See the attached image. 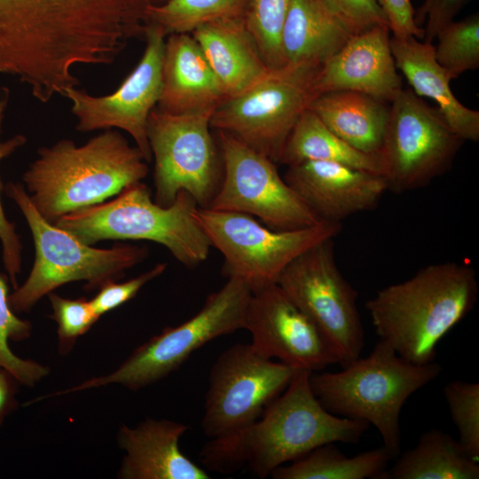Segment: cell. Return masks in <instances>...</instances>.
<instances>
[{
	"label": "cell",
	"mask_w": 479,
	"mask_h": 479,
	"mask_svg": "<svg viewBox=\"0 0 479 479\" xmlns=\"http://www.w3.org/2000/svg\"><path fill=\"white\" fill-rule=\"evenodd\" d=\"M310 373L297 370L259 419L210 438L200 452L204 467L221 474L247 467L257 477L265 478L322 444L358 443L370 425L328 412L312 392Z\"/></svg>",
	"instance_id": "1"
},
{
	"label": "cell",
	"mask_w": 479,
	"mask_h": 479,
	"mask_svg": "<svg viewBox=\"0 0 479 479\" xmlns=\"http://www.w3.org/2000/svg\"><path fill=\"white\" fill-rule=\"evenodd\" d=\"M476 272L468 264L444 262L379 290L365 303L375 333L401 357L426 365L438 342L474 308Z\"/></svg>",
	"instance_id": "2"
},
{
	"label": "cell",
	"mask_w": 479,
	"mask_h": 479,
	"mask_svg": "<svg viewBox=\"0 0 479 479\" xmlns=\"http://www.w3.org/2000/svg\"><path fill=\"white\" fill-rule=\"evenodd\" d=\"M146 162L137 146L107 130L82 145L62 139L41 147L22 180L35 208L54 223L142 181L149 171Z\"/></svg>",
	"instance_id": "3"
},
{
	"label": "cell",
	"mask_w": 479,
	"mask_h": 479,
	"mask_svg": "<svg viewBox=\"0 0 479 479\" xmlns=\"http://www.w3.org/2000/svg\"><path fill=\"white\" fill-rule=\"evenodd\" d=\"M442 372L435 361L412 364L379 340L365 357H357L336 373H311L310 384L331 413L373 425L392 457L400 453L399 417L406 400Z\"/></svg>",
	"instance_id": "4"
},
{
	"label": "cell",
	"mask_w": 479,
	"mask_h": 479,
	"mask_svg": "<svg viewBox=\"0 0 479 479\" xmlns=\"http://www.w3.org/2000/svg\"><path fill=\"white\" fill-rule=\"evenodd\" d=\"M116 197L67 214L53 224L88 245L102 240H148L165 247L179 263L193 268L208 256L210 242L192 216L196 201L186 192L169 206L153 200L142 181Z\"/></svg>",
	"instance_id": "5"
},
{
	"label": "cell",
	"mask_w": 479,
	"mask_h": 479,
	"mask_svg": "<svg viewBox=\"0 0 479 479\" xmlns=\"http://www.w3.org/2000/svg\"><path fill=\"white\" fill-rule=\"evenodd\" d=\"M4 191L20 208L33 237L35 257L23 284L9 294L15 313L29 311L44 295L74 281H85L87 291L121 279L125 271L145 259V247L116 243L97 248L47 221L31 202L21 183L8 182Z\"/></svg>",
	"instance_id": "6"
},
{
	"label": "cell",
	"mask_w": 479,
	"mask_h": 479,
	"mask_svg": "<svg viewBox=\"0 0 479 479\" xmlns=\"http://www.w3.org/2000/svg\"><path fill=\"white\" fill-rule=\"evenodd\" d=\"M252 290L243 280L229 277L210 294L202 308L191 318L138 346L112 373L88 379L75 386L43 396L58 397L110 384L138 390L177 371L197 349L212 340L244 329Z\"/></svg>",
	"instance_id": "7"
},
{
	"label": "cell",
	"mask_w": 479,
	"mask_h": 479,
	"mask_svg": "<svg viewBox=\"0 0 479 479\" xmlns=\"http://www.w3.org/2000/svg\"><path fill=\"white\" fill-rule=\"evenodd\" d=\"M192 216L211 247L223 255L224 274L243 280L252 292L277 284L294 258L319 242L334 239L342 229V224L322 222L297 230L275 231L244 213L198 206Z\"/></svg>",
	"instance_id": "8"
},
{
	"label": "cell",
	"mask_w": 479,
	"mask_h": 479,
	"mask_svg": "<svg viewBox=\"0 0 479 479\" xmlns=\"http://www.w3.org/2000/svg\"><path fill=\"white\" fill-rule=\"evenodd\" d=\"M321 66L285 65L243 92L224 99L210 127L226 132L279 163L294 126L316 98L314 82Z\"/></svg>",
	"instance_id": "9"
},
{
	"label": "cell",
	"mask_w": 479,
	"mask_h": 479,
	"mask_svg": "<svg viewBox=\"0 0 479 479\" xmlns=\"http://www.w3.org/2000/svg\"><path fill=\"white\" fill-rule=\"evenodd\" d=\"M463 142L437 107L402 89L390 102L378 153L388 191L427 186L450 169Z\"/></svg>",
	"instance_id": "10"
},
{
	"label": "cell",
	"mask_w": 479,
	"mask_h": 479,
	"mask_svg": "<svg viewBox=\"0 0 479 479\" xmlns=\"http://www.w3.org/2000/svg\"><path fill=\"white\" fill-rule=\"evenodd\" d=\"M212 114H171L154 107L147 137L154 159V201L170 205L181 191L208 208L222 180L223 162L211 134Z\"/></svg>",
	"instance_id": "11"
},
{
	"label": "cell",
	"mask_w": 479,
	"mask_h": 479,
	"mask_svg": "<svg viewBox=\"0 0 479 479\" xmlns=\"http://www.w3.org/2000/svg\"><path fill=\"white\" fill-rule=\"evenodd\" d=\"M277 284L315 325L342 366L360 357L365 332L357 293L337 266L334 239L319 242L294 258Z\"/></svg>",
	"instance_id": "12"
},
{
	"label": "cell",
	"mask_w": 479,
	"mask_h": 479,
	"mask_svg": "<svg viewBox=\"0 0 479 479\" xmlns=\"http://www.w3.org/2000/svg\"><path fill=\"white\" fill-rule=\"evenodd\" d=\"M216 131L223 176L208 208L244 213L275 231L297 230L325 222L280 177L273 161L233 136Z\"/></svg>",
	"instance_id": "13"
},
{
	"label": "cell",
	"mask_w": 479,
	"mask_h": 479,
	"mask_svg": "<svg viewBox=\"0 0 479 479\" xmlns=\"http://www.w3.org/2000/svg\"><path fill=\"white\" fill-rule=\"evenodd\" d=\"M297 370L237 343L216 358L208 375L201 428L209 438L232 433L259 419Z\"/></svg>",
	"instance_id": "14"
},
{
	"label": "cell",
	"mask_w": 479,
	"mask_h": 479,
	"mask_svg": "<svg viewBox=\"0 0 479 479\" xmlns=\"http://www.w3.org/2000/svg\"><path fill=\"white\" fill-rule=\"evenodd\" d=\"M166 37L160 27L147 24L143 56L114 93L94 97L76 87L67 90L64 96L72 104V113L77 118V130L121 129L132 137L145 161H151L147 123L161 96Z\"/></svg>",
	"instance_id": "15"
},
{
	"label": "cell",
	"mask_w": 479,
	"mask_h": 479,
	"mask_svg": "<svg viewBox=\"0 0 479 479\" xmlns=\"http://www.w3.org/2000/svg\"><path fill=\"white\" fill-rule=\"evenodd\" d=\"M244 329L260 356L295 370L316 373L339 364L315 325L278 284L252 292Z\"/></svg>",
	"instance_id": "16"
},
{
	"label": "cell",
	"mask_w": 479,
	"mask_h": 479,
	"mask_svg": "<svg viewBox=\"0 0 479 479\" xmlns=\"http://www.w3.org/2000/svg\"><path fill=\"white\" fill-rule=\"evenodd\" d=\"M390 38L387 25L352 35L319 67L313 87L315 96L346 90L390 103L403 89Z\"/></svg>",
	"instance_id": "17"
},
{
	"label": "cell",
	"mask_w": 479,
	"mask_h": 479,
	"mask_svg": "<svg viewBox=\"0 0 479 479\" xmlns=\"http://www.w3.org/2000/svg\"><path fill=\"white\" fill-rule=\"evenodd\" d=\"M284 179L322 221L337 224L374 208L388 191L383 176L334 161L287 166Z\"/></svg>",
	"instance_id": "18"
},
{
	"label": "cell",
	"mask_w": 479,
	"mask_h": 479,
	"mask_svg": "<svg viewBox=\"0 0 479 479\" xmlns=\"http://www.w3.org/2000/svg\"><path fill=\"white\" fill-rule=\"evenodd\" d=\"M186 424L146 418L130 428L120 427L119 447L125 452L118 472L122 479H208L206 469L196 465L179 448Z\"/></svg>",
	"instance_id": "19"
},
{
	"label": "cell",
	"mask_w": 479,
	"mask_h": 479,
	"mask_svg": "<svg viewBox=\"0 0 479 479\" xmlns=\"http://www.w3.org/2000/svg\"><path fill=\"white\" fill-rule=\"evenodd\" d=\"M166 38L158 108L171 114H213L226 96L200 45L189 33Z\"/></svg>",
	"instance_id": "20"
},
{
	"label": "cell",
	"mask_w": 479,
	"mask_h": 479,
	"mask_svg": "<svg viewBox=\"0 0 479 479\" xmlns=\"http://www.w3.org/2000/svg\"><path fill=\"white\" fill-rule=\"evenodd\" d=\"M397 68L418 96L431 98L450 128L463 140H479V111L465 106L452 93L451 78L438 64L432 43L416 37L390 38Z\"/></svg>",
	"instance_id": "21"
},
{
	"label": "cell",
	"mask_w": 479,
	"mask_h": 479,
	"mask_svg": "<svg viewBox=\"0 0 479 479\" xmlns=\"http://www.w3.org/2000/svg\"><path fill=\"white\" fill-rule=\"evenodd\" d=\"M191 35L200 45L226 98L243 92L271 70L252 40L245 20L207 23Z\"/></svg>",
	"instance_id": "22"
},
{
	"label": "cell",
	"mask_w": 479,
	"mask_h": 479,
	"mask_svg": "<svg viewBox=\"0 0 479 479\" xmlns=\"http://www.w3.org/2000/svg\"><path fill=\"white\" fill-rule=\"evenodd\" d=\"M352 35L320 0H289L281 35L285 63L322 66Z\"/></svg>",
	"instance_id": "23"
},
{
	"label": "cell",
	"mask_w": 479,
	"mask_h": 479,
	"mask_svg": "<svg viewBox=\"0 0 479 479\" xmlns=\"http://www.w3.org/2000/svg\"><path fill=\"white\" fill-rule=\"evenodd\" d=\"M309 109L349 145L378 156L389 117L388 102L360 92L340 90L316 97Z\"/></svg>",
	"instance_id": "24"
},
{
	"label": "cell",
	"mask_w": 479,
	"mask_h": 479,
	"mask_svg": "<svg viewBox=\"0 0 479 479\" xmlns=\"http://www.w3.org/2000/svg\"><path fill=\"white\" fill-rule=\"evenodd\" d=\"M478 461L451 435L433 428L401 454L381 479H478Z\"/></svg>",
	"instance_id": "25"
},
{
	"label": "cell",
	"mask_w": 479,
	"mask_h": 479,
	"mask_svg": "<svg viewBox=\"0 0 479 479\" xmlns=\"http://www.w3.org/2000/svg\"><path fill=\"white\" fill-rule=\"evenodd\" d=\"M307 161H334L382 176L377 155L363 153L349 145L309 108L291 130L279 163L290 166Z\"/></svg>",
	"instance_id": "26"
},
{
	"label": "cell",
	"mask_w": 479,
	"mask_h": 479,
	"mask_svg": "<svg viewBox=\"0 0 479 479\" xmlns=\"http://www.w3.org/2000/svg\"><path fill=\"white\" fill-rule=\"evenodd\" d=\"M392 458L383 446L348 457L334 443H328L277 467L271 476L273 479H381Z\"/></svg>",
	"instance_id": "27"
},
{
	"label": "cell",
	"mask_w": 479,
	"mask_h": 479,
	"mask_svg": "<svg viewBox=\"0 0 479 479\" xmlns=\"http://www.w3.org/2000/svg\"><path fill=\"white\" fill-rule=\"evenodd\" d=\"M252 0H164L148 10L147 21L166 35L189 33L207 23L245 20Z\"/></svg>",
	"instance_id": "28"
},
{
	"label": "cell",
	"mask_w": 479,
	"mask_h": 479,
	"mask_svg": "<svg viewBox=\"0 0 479 479\" xmlns=\"http://www.w3.org/2000/svg\"><path fill=\"white\" fill-rule=\"evenodd\" d=\"M9 279L0 273V366L9 371L20 385L34 387L50 373V368L17 356L9 342H21L32 334V324L17 316L9 303Z\"/></svg>",
	"instance_id": "29"
},
{
	"label": "cell",
	"mask_w": 479,
	"mask_h": 479,
	"mask_svg": "<svg viewBox=\"0 0 479 479\" xmlns=\"http://www.w3.org/2000/svg\"><path fill=\"white\" fill-rule=\"evenodd\" d=\"M436 39V59L452 80L479 67L478 13L452 21L437 33Z\"/></svg>",
	"instance_id": "30"
},
{
	"label": "cell",
	"mask_w": 479,
	"mask_h": 479,
	"mask_svg": "<svg viewBox=\"0 0 479 479\" xmlns=\"http://www.w3.org/2000/svg\"><path fill=\"white\" fill-rule=\"evenodd\" d=\"M289 0H252L245 25L264 63L270 69L286 65L281 35Z\"/></svg>",
	"instance_id": "31"
},
{
	"label": "cell",
	"mask_w": 479,
	"mask_h": 479,
	"mask_svg": "<svg viewBox=\"0 0 479 479\" xmlns=\"http://www.w3.org/2000/svg\"><path fill=\"white\" fill-rule=\"evenodd\" d=\"M10 90L6 86L0 87V162L23 146L27 138L24 135L16 134L5 140L2 139V132L5 114L9 106ZM4 185L0 178V242L2 246V260L12 289L18 285V277L21 272L22 244L16 232L15 224L10 222L1 201Z\"/></svg>",
	"instance_id": "32"
},
{
	"label": "cell",
	"mask_w": 479,
	"mask_h": 479,
	"mask_svg": "<svg viewBox=\"0 0 479 479\" xmlns=\"http://www.w3.org/2000/svg\"><path fill=\"white\" fill-rule=\"evenodd\" d=\"M444 394L458 429V441L479 460V384L452 381L444 386Z\"/></svg>",
	"instance_id": "33"
},
{
	"label": "cell",
	"mask_w": 479,
	"mask_h": 479,
	"mask_svg": "<svg viewBox=\"0 0 479 479\" xmlns=\"http://www.w3.org/2000/svg\"><path fill=\"white\" fill-rule=\"evenodd\" d=\"M52 313L51 318L57 323L59 351L68 354L77 341L99 319L90 301L84 297L69 299L53 292L48 294Z\"/></svg>",
	"instance_id": "34"
},
{
	"label": "cell",
	"mask_w": 479,
	"mask_h": 479,
	"mask_svg": "<svg viewBox=\"0 0 479 479\" xmlns=\"http://www.w3.org/2000/svg\"><path fill=\"white\" fill-rule=\"evenodd\" d=\"M351 34L357 35L389 20L377 0H320Z\"/></svg>",
	"instance_id": "35"
},
{
	"label": "cell",
	"mask_w": 479,
	"mask_h": 479,
	"mask_svg": "<svg viewBox=\"0 0 479 479\" xmlns=\"http://www.w3.org/2000/svg\"><path fill=\"white\" fill-rule=\"evenodd\" d=\"M167 264L160 263L149 271L119 283L116 280L108 281L102 285L90 303L95 313L100 318L134 298L140 289L151 280L161 276L166 270Z\"/></svg>",
	"instance_id": "36"
},
{
	"label": "cell",
	"mask_w": 479,
	"mask_h": 479,
	"mask_svg": "<svg viewBox=\"0 0 479 479\" xmlns=\"http://www.w3.org/2000/svg\"><path fill=\"white\" fill-rule=\"evenodd\" d=\"M468 0H424L415 10V24L421 27L425 24L423 42L432 43L437 33L454 18Z\"/></svg>",
	"instance_id": "37"
},
{
	"label": "cell",
	"mask_w": 479,
	"mask_h": 479,
	"mask_svg": "<svg viewBox=\"0 0 479 479\" xmlns=\"http://www.w3.org/2000/svg\"><path fill=\"white\" fill-rule=\"evenodd\" d=\"M386 14L389 27L395 38L414 36L423 39L424 30L415 24V10L411 0H377Z\"/></svg>",
	"instance_id": "38"
},
{
	"label": "cell",
	"mask_w": 479,
	"mask_h": 479,
	"mask_svg": "<svg viewBox=\"0 0 479 479\" xmlns=\"http://www.w3.org/2000/svg\"><path fill=\"white\" fill-rule=\"evenodd\" d=\"M21 5L22 0H0V75L7 66Z\"/></svg>",
	"instance_id": "39"
},
{
	"label": "cell",
	"mask_w": 479,
	"mask_h": 479,
	"mask_svg": "<svg viewBox=\"0 0 479 479\" xmlns=\"http://www.w3.org/2000/svg\"><path fill=\"white\" fill-rule=\"evenodd\" d=\"M20 385L5 368L0 366V427L4 419L18 406L16 394Z\"/></svg>",
	"instance_id": "40"
}]
</instances>
